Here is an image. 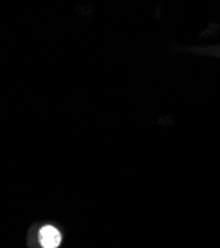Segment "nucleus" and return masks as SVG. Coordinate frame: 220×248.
<instances>
[{
    "label": "nucleus",
    "mask_w": 220,
    "mask_h": 248,
    "mask_svg": "<svg viewBox=\"0 0 220 248\" xmlns=\"http://www.w3.org/2000/svg\"><path fill=\"white\" fill-rule=\"evenodd\" d=\"M39 240L44 248H56L61 242V234L55 227L44 226L40 230Z\"/></svg>",
    "instance_id": "1"
}]
</instances>
